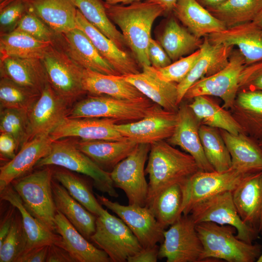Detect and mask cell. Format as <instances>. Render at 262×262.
I'll return each mask as SVG.
<instances>
[{
  "mask_svg": "<svg viewBox=\"0 0 262 262\" xmlns=\"http://www.w3.org/2000/svg\"><path fill=\"white\" fill-rule=\"evenodd\" d=\"M104 3L109 18L120 28L140 67L151 66L147 49L151 28L156 19L165 13L164 9L147 0L127 6Z\"/></svg>",
  "mask_w": 262,
  "mask_h": 262,
  "instance_id": "1",
  "label": "cell"
},
{
  "mask_svg": "<svg viewBox=\"0 0 262 262\" xmlns=\"http://www.w3.org/2000/svg\"><path fill=\"white\" fill-rule=\"evenodd\" d=\"M199 170L194 158L164 140L150 144L145 169L148 176L146 206L164 189L176 183L182 184Z\"/></svg>",
  "mask_w": 262,
  "mask_h": 262,
  "instance_id": "2",
  "label": "cell"
},
{
  "mask_svg": "<svg viewBox=\"0 0 262 262\" xmlns=\"http://www.w3.org/2000/svg\"><path fill=\"white\" fill-rule=\"evenodd\" d=\"M196 228L203 247L202 262L212 259L254 262L261 254L262 246L238 239L235 235L237 230L232 226L204 222L196 224Z\"/></svg>",
  "mask_w": 262,
  "mask_h": 262,
  "instance_id": "3",
  "label": "cell"
},
{
  "mask_svg": "<svg viewBox=\"0 0 262 262\" xmlns=\"http://www.w3.org/2000/svg\"><path fill=\"white\" fill-rule=\"evenodd\" d=\"M158 106L147 97L128 99L92 95L77 102L70 108L67 117L137 121L151 113Z\"/></svg>",
  "mask_w": 262,
  "mask_h": 262,
  "instance_id": "4",
  "label": "cell"
},
{
  "mask_svg": "<svg viewBox=\"0 0 262 262\" xmlns=\"http://www.w3.org/2000/svg\"><path fill=\"white\" fill-rule=\"evenodd\" d=\"M55 165L86 175L93 180L94 186L109 196L117 197L110 172L100 167L81 151L75 143L63 139L53 141L49 153L41 159L36 167Z\"/></svg>",
  "mask_w": 262,
  "mask_h": 262,
  "instance_id": "5",
  "label": "cell"
},
{
  "mask_svg": "<svg viewBox=\"0 0 262 262\" xmlns=\"http://www.w3.org/2000/svg\"><path fill=\"white\" fill-rule=\"evenodd\" d=\"M49 166H44L12 183L29 212L46 227L56 232L57 209L52 189L53 169Z\"/></svg>",
  "mask_w": 262,
  "mask_h": 262,
  "instance_id": "6",
  "label": "cell"
},
{
  "mask_svg": "<svg viewBox=\"0 0 262 262\" xmlns=\"http://www.w3.org/2000/svg\"><path fill=\"white\" fill-rule=\"evenodd\" d=\"M92 241L104 250L112 262H125L142 248L137 238L120 218L107 210L97 216Z\"/></svg>",
  "mask_w": 262,
  "mask_h": 262,
  "instance_id": "7",
  "label": "cell"
},
{
  "mask_svg": "<svg viewBox=\"0 0 262 262\" xmlns=\"http://www.w3.org/2000/svg\"><path fill=\"white\" fill-rule=\"evenodd\" d=\"M48 82L54 90L70 105L86 92L82 80L84 69L53 44L41 59Z\"/></svg>",
  "mask_w": 262,
  "mask_h": 262,
  "instance_id": "8",
  "label": "cell"
},
{
  "mask_svg": "<svg viewBox=\"0 0 262 262\" xmlns=\"http://www.w3.org/2000/svg\"><path fill=\"white\" fill-rule=\"evenodd\" d=\"M190 214H182L164 232L159 247V259L166 262H202L203 247Z\"/></svg>",
  "mask_w": 262,
  "mask_h": 262,
  "instance_id": "9",
  "label": "cell"
},
{
  "mask_svg": "<svg viewBox=\"0 0 262 262\" xmlns=\"http://www.w3.org/2000/svg\"><path fill=\"white\" fill-rule=\"evenodd\" d=\"M150 149V144H138L133 151L110 172L114 186L124 192L129 204L146 205L148 183L145 165Z\"/></svg>",
  "mask_w": 262,
  "mask_h": 262,
  "instance_id": "10",
  "label": "cell"
},
{
  "mask_svg": "<svg viewBox=\"0 0 262 262\" xmlns=\"http://www.w3.org/2000/svg\"><path fill=\"white\" fill-rule=\"evenodd\" d=\"M246 66L245 58L240 51L233 50L226 67L196 82L188 89L183 98L193 99L198 96L217 97L222 100L224 108L230 109L239 91L241 73Z\"/></svg>",
  "mask_w": 262,
  "mask_h": 262,
  "instance_id": "11",
  "label": "cell"
},
{
  "mask_svg": "<svg viewBox=\"0 0 262 262\" xmlns=\"http://www.w3.org/2000/svg\"><path fill=\"white\" fill-rule=\"evenodd\" d=\"M196 224L212 222L234 227L237 237L252 244L259 234L241 219L234 203L231 191L223 192L196 204L189 214Z\"/></svg>",
  "mask_w": 262,
  "mask_h": 262,
  "instance_id": "12",
  "label": "cell"
},
{
  "mask_svg": "<svg viewBox=\"0 0 262 262\" xmlns=\"http://www.w3.org/2000/svg\"><path fill=\"white\" fill-rule=\"evenodd\" d=\"M248 175L232 168L224 172L198 170L181 184L182 214H189L196 204L210 196L225 191L232 192Z\"/></svg>",
  "mask_w": 262,
  "mask_h": 262,
  "instance_id": "13",
  "label": "cell"
},
{
  "mask_svg": "<svg viewBox=\"0 0 262 262\" xmlns=\"http://www.w3.org/2000/svg\"><path fill=\"white\" fill-rule=\"evenodd\" d=\"M101 205L111 210L129 227L143 247L152 246L164 241L165 229L160 225L151 209L135 204L121 205L105 196L96 194Z\"/></svg>",
  "mask_w": 262,
  "mask_h": 262,
  "instance_id": "14",
  "label": "cell"
},
{
  "mask_svg": "<svg viewBox=\"0 0 262 262\" xmlns=\"http://www.w3.org/2000/svg\"><path fill=\"white\" fill-rule=\"evenodd\" d=\"M70 105L48 82L28 111V141L38 136L49 135L68 116Z\"/></svg>",
  "mask_w": 262,
  "mask_h": 262,
  "instance_id": "15",
  "label": "cell"
},
{
  "mask_svg": "<svg viewBox=\"0 0 262 262\" xmlns=\"http://www.w3.org/2000/svg\"><path fill=\"white\" fill-rule=\"evenodd\" d=\"M177 121V112H170L160 106L141 119L126 124H115V129L126 139L137 144H151L168 139L173 134Z\"/></svg>",
  "mask_w": 262,
  "mask_h": 262,
  "instance_id": "16",
  "label": "cell"
},
{
  "mask_svg": "<svg viewBox=\"0 0 262 262\" xmlns=\"http://www.w3.org/2000/svg\"><path fill=\"white\" fill-rule=\"evenodd\" d=\"M52 44L84 69L106 75H119L100 55L87 35L78 28L66 33H57Z\"/></svg>",
  "mask_w": 262,
  "mask_h": 262,
  "instance_id": "17",
  "label": "cell"
},
{
  "mask_svg": "<svg viewBox=\"0 0 262 262\" xmlns=\"http://www.w3.org/2000/svg\"><path fill=\"white\" fill-rule=\"evenodd\" d=\"M200 123L188 104L182 103L177 111V121L172 135L167 142L180 147L195 159L199 170L215 171L207 160L199 133Z\"/></svg>",
  "mask_w": 262,
  "mask_h": 262,
  "instance_id": "18",
  "label": "cell"
},
{
  "mask_svg": "<svg viewBox=\"0 0 262 262\" xmlns=\"http://www.w3.org/2000/svg\"><path fill=\"white\" fill-rule=\"evenodd\" d=\"M117 120L108 118H65L49 134L54 140L76 137L83 140L122 141L115 129Z\"/></svg>",
  "mask_w": 262,
  "mask_h": 262,
  "instance_id": "19",
  "label": "cell"
},
{
  "mask_svg": "<svg viewBox=\"0 0 262 262\" xmlns=\"http://www.w3.org/2000/svg\"><path fill=\"white\" fill-rule=\"evenodd\" d=\"M233 46L213 43L204 36L199 47L200 56L187 76L177 84L178 102L180 105L188 89L204 77L219 72L228 64Z\"/></svg>",
  "mask_w": 262,
  "mask_h": 262,
  "instance_id": "20",
  "label": "cell"
},
{
  "mask_svg": "<svg viewBox=\"0 0 262 262\" xmlns=\"http://www.w3.org/2000/svg\"><path fill=\"white\" fill-rule=\"evenodd\" d=\"M213 43L237 46L246 65L262 61V28L250 21L207 35Z\"/></svg>",
  "mask_w": 262,
  "mask_h": 262,
  "instance_id": "21",
  "label": "cell"
},
{
  "mask_svg": "<svg viewBox=\"0 0 262 262\" xmlns=\"http://www.w3.org/2000/svg\"><path fill=\"white\" fill-rule=\"evenodd\" d=\"M76 28L82 30L90 38L100 54L120 76L140 72L139 64L134 56L118 48L110 38L91 25L77 9Z\"/></svg>",
  "mask_w": 262,
  "mask_h": 262,
  "instance_id": "22",
  "label": "cell"
},
{
  "mask_svg": "<svg viewBox=\"0 0 262 262\" xmlns=\"http://www.w3.org/2000/svg\"><path fill=\"white\" fill-rule=\"evenodd\" d=\"M53 141L50 135H42L25 143L13 159L0 167V191L35 166L49 153Z\"/></svg>",
  "mask_w": 262,
  "mask_h": 262,
  "instance_id": "23",
  "label": "cell"
},
{
  "mask_svg": "<svg viewBox=\"0 0 262 262\" xmlns=\"http://www.w3.org/2000/svg\"><path fill=\"white\" fill-rule=\"evenodd\" d=\"M241 219L259 233L262 213V171L246 177L232 192Z\"/></svg>",
  "mask_w": 262,
  "mask_h": 262,
  "instance_id": "24",
  "label": "cell"
},
{
  "mask_svg": "<svg viewBox=\"0 0 262 262\" xmlns=\"http://www.w3.org/2000/svg\"><path fill=\"white\" fill-rule=\"evenodd\" d=\"M219 131L231 157V168L245 175L262 171V148L257 141L245 133Z\"/></svg>",
  "mask_w": 262,
  "mask_h": 262,
  "instance_id": "25",
  "label": "cell"
},
{
  "mask_svg": "<svg viewBox=\"0 0 262 262\" xmlns=\"http://www.w3.org/2000/svg\"><path fill=\"white\" fill-rule=\"evenodd\" d=\"M142 72L137 74L122 76L145 97L164 110L177 112V83L166 82L156 76L149 66L142 68Z\"/></svg>",
  "mask_w": 262,
  "mask_h": 262,
  "instance_id": "26",
  "label": "cell"
},
{
  "mask_svg": "<svg viewBox=\"0 0 262 262\" xmlns=\"http://www.w3.org/2000/svg\"><path fill=\"white\" fill-rule=\"evenodd\" d=\"M0 194L1 200L7 201L16 207L21 214L27 240L24 251L34 247L51 245H56L64 248L61 236L46 227L29 212L20 196L11 184L0 191Z\"/></svg>",
  "mask_w": 262,
  "mask_h": 262,
  "instance_id": "27",
  "label": "cell"
},
{
  "mask_svg": "<svg viewBox=\"0 0 262 262\" xmlns=\"http://www.w3.org/2000/svg\"><path fill=\"white\" fill-rule=\"evenodd\" d=\"M33 13L57 34L76 28L77 9L72 0H23Z\"/></svg>",
  "mask_w": 262,
  "mask_h": 262,
  "instance_id": "28",
  "label": "cell"
},
{
  "mask_svg": "<svg viewBox=\"0 0 262 262\" xmlns=\"http://www.w3.org/2000/svg\"><path fill=\"white\" fill-rule=\"evenodd\" d=\"M0 78L41 93L49 82L41 59L14 57L0 58Z\"/></svg>",
  "mask_w": 262,
  "mask_h": 262,
  "instance_id": "29",
  "label": "cell"
},
{
  "mask_svg": "<svg viewBox=\"0 0 262 262\" xmlns=\"http://www.w3.org/2000/svg\"><path fill=\"white\" fill-rule=\"evenodd\" d=\"M56 232L61 236L64 248L76 262H111L106 252L91 244L57 210L55 216Z\"/></svg>",
  "mask_w": 262,
  "mask_h": 262,
  "instance_id": "30",
  "label": "cell"
},
{
  "mask_svg": "<svg viewBox=\"0 0 262 262\" xmlns=\"http://www.w3.org/2000/svg\"><path fill=\"white\" fill-rule=\"evenodd\" d=\"M172 12L188 30L199 38L227 28L196 0H178Z\"/></svg>",
  "mask_w": 262,
  "mask_h": 262,
  "instance_id": "31",
  "label": "cell"
},
{
  "mask_svg": "<svg viewBox=\"0 0 262 262\" xmlns=\"http://www.w3.org/2000/svg\"><path fill=\"white\" fill-rule=\"evenodd\" d=\"M230 110L245 134L258 142L262 138V91H239Z\"/></svg>",
  "mask_w": 262,
  "mask_h": 262,
  "instance_id": "32",
  "label": "cell"
},
{
  "mask_svg": "<svg viewBox=\"0 0 262 262\" xmlns=\"http://www.w3.org/2000/svg\"><path fill=\"white\" fill-rule=\"evenodd\" d=\"M75 144L81 151L106 171L107 169L112 170L129 155L138 144L128 139L122 141L82 139Z\"/></svg>",
  "mask_w": 262,
  "mask_h": 262,
  "instance_id": "33",
  "label": "cell"
},
{
  "mask_svg": "<svg viewBox=\"0 0 262 262\" xmlns=\"http://www.w3.org/2000/svg\"><path fill=\"white\" fill-rule=\"evenodd\" d=\"M82 87L92 95H106L111 97L133 99L145 97L122 76L106 75L84 69Z\"/></svg>",
  "mask_w": 262,
  "mask_h": 262,
  "instance_id": "34",
  "label": "cell"
},
{
  "mask_svg": "<svg viewBox=\"0 0 262 262\" xmlns=\"http://www.w3.org/2000/svg\"><path fill=\"white\" fill-rule=\"evenodd\" d=\"M52 189L56 209L66 216L83 237L90 241L95 231L97 216L74 199L55 180H52Z\"/></svg>",
  "mask_w": 262,
  "mask_h": 262,
  "instance_id": "35",
  "label": "cell"
},
{
  "mask_svg": "<svg viewBox=\"0 0 262 262\" xmlns=\"http://www.w3.org/2000/svg\"><path fill=\"white\" fill-rule=\"evenodd\" d=\"M188 104L200 125L225 130L232 134L244 133L230 112L208 96H198Z\"/></svg>",
  "mask_w": 262,
  "mask_h": 262,
  "instance_id": "36",
  "label": "cell"
},
{
  "mask_svg": "<svg viewBox=\"0 0 262 262\" xmlns=\"http://www.w3.org/2000/svg\"><path fill=\"white\" fill-rule=\"evenodd\" d=\"M172 61L175 62L199 49L202 40L180 26L173 17L167 22L158 41Z\"/></svg>",
  "mask_w": 262,
  "mask_h": 262,
  "instance_id": "37",
  "label": "cell"
},
{
  "mask_svg": "<svg viewBox=\"0 0 262 262\" xmlns=\"http://www.w3.org/2000/svg\"><path fill=\"white\" fill-rule=\"evenodd\" d=\"M52 45L18 30L0 35V58L14 57L42 59Z\"/></svg>",
  "mask_w": 262,
  "mask_h": 262,
  "instance_id": "38",
  "label": "cell"
},
{
  "mask_svg": "<svg viewBox=\"0 0 262 262\" xmlns=\"http://www.w3.org/2000/svg\"><path fill=\"white\" fill-rule=\"evenodd\" d=\"M77 9L94 27L112 40L120 49L128 45L121 32L109 18L101 0H72Z\"/></svg>",
  "mask_w": 262,
  "mask_h": 262,
  "instance_id": "39",
  "label": "cell"
},
{
  "mask_svg": "<svg viewBox=\"0 0 262 262\" xmlns=\"http://www.w3.org/2000/svg\"><path fill=\"white\" fill-rule=\"evenodd\" d=\"M53 177L90 212L97 216L104 212L105 209L94 195L92 187L83 179L62 167L53 170Z\"/></svg>",
  "mask_w": 262,
  "mask_h": 262,
  "instance_id": "40",
  "label": "cell"
},
{
  "mask_svg": "<svg viewBox=\"0 0 262 262\" xmlns=\"http://www.w3.org/2000/svg\"><path fill=\"white\" fill-rule=\"evenodd\" d=\"M262 8V0H226L207 9L230 28L254 20Z\"/></svg>",
  "mask_w": 262,
  "mask_h": 262,
  "instance_id": "41",
  "label": "cell"
},
{
  "mask_svg": "<svg viewBox=\"0 0 262 262\" xmlns=\"http://www.w3.org/2000/svg\"><path fill=\"white\" fill-rule=\"evenodd\" d=\"M182 203L181 184L176 183L162 191L147 207L151 209L158 223L165 229L182 215Z\"/></svg>",
  "mask_w": 262,
  "mask_h": 262,
  "instance_id": "42",
  "label": "cell"
},
{
  "mask_svg": "<svg viewBox=\"0 0 262 262\" xmlns=\"http://www.w3.org/2000/svg\"><path fill=\"white\" fill-rule=\"evenodd\" d=\"M199 133L206 158L215 171L231 169V157L219 129L200 125Z\"/></svg>",
  "mask_w": 262,
  "mask_h": 262,
  "instance_id": "43",
  "label": "cell"
},
{
  "mask_svg": "<svg viewBox=\"0 0 262 262\" xmlns=\"http://www.w3.org/2000/svg\"><path fill=\"white\" fill-rule=\"evenodd\" d=\"M41 92L20 85L10 80L0 78V107L29 111L36 101Z\"/></svg>",
  "mask_w": 262,
  "mask_h": 262,
  "instance_id": "44",
  "label": "cell"
},
{
  "mask_svg": "<svg viewBox=\"0 0 262 262\" xmlns=\"http://www.w3.org/2000/svg\"><path fill=\"white\" fill-rule=\"evenodd\" d=\"M0 132L12 136L16 142L18 148H21L29 139L28 111L18 109H1Z\"/></svg>",
  "mask_w": 262,
  "mask_h": 262,
  "instance_id": "45",
  "label": "cell"
},
{
  "mask_svg": "<svg viewBox=\"0 0 262 262\" xmlns=\"http://www.w3.org/2000/svg\"><path fill=\"white\" fill-rule=\"evenodd\" d=\"M27 241L21 215L18 211L16 213L9 232L0 245V262H16L25 251Z\"/></svg>",
  "mask_w": 262,
  "mask_h": 262,
  "instance_id": "46",
  "label": "cell"
},
{
  "mask_svg": "<svg viewBox=\"0 0 262 262\" xmlns=\"http://www.w3.org/2000/svg\"><path fill=\"white\" fill-rule=\"evenodd\" d=\"M200 54L199 49L163 68L150 67L156 76L166 82H180L187 76Z\"/></svg>",
  "mask_w": 262,
  "mask_h": 262,
  "instance_id": "47",
  "label": "cell"
},
{
  "mask_svg": "<svg viewBox=\"0 0 262 262\" xmlns=\"http://www.w3.org/2000/svg\"><path fill=\"white\" fill-rule=\"evenodd\" d=\"M15 30L23 31L39 40L52 43L57 33L33 13L27 11Z\"/></svg>",
  "mask_w": 262,
  "mask_h": 262,
  "instance_id": "48",
  "label": "cell"
},
{
  "mask_svg": "<svg viewBox=\"0 0 262 262\" xmlns=\"http://www.w3.org/2000/svg\"><path fill=\"white\" fill-rule=\"evenodd\" d=\"M23 0H17L0 10V35L15 30L23 16L27 12Z\"/></svg>",
  "mask_w": 262,
  "mask_h": 262,
  "instance_id": "49",
  "label": "cell"
},
{
  "mask_svg": "<svg viewBox=\"0 0 262 262\" xmlns=\"http://www.w3.org/2000/svg\"><path fill=\"white\" fill-rule=\"evenodd\" d=\"M262 91V61L246 65L242 71L239 83V91Z\"/></svg>",
  "mask_w": 262,
  "mask_h": 262,
  "instance_id": "50",
  "label": "cell"
},
{
  "mask_svg": "<svg viewBox=\"0 0 262 262\" xmlns=\"http://www.w3.org/2000/svg\"><path fill=\"white\" fill-rule=\"evenodd\" d=\"M147 55L151 66L163 68L170 65L172 61L158 41L151 38L147 49Z\"/></svg>",
  "mask_w": 262,
  "mask_h": 262,
  "instance_id": "51",
  "label": "cell"
},
{
  "mask_svg": "<svg viewBox=\"0 0 262 262\" xmlns=\"http://www.w3.org/2000/svg\"><path fill=\"white\" fill-rule=\"evenodd\" d=\"M49 246L34 247L24 251L16 262H46Z\"/></svg>",
  "mask_w": 262,
  "mask_h": 262,
  "instance_id": "52",
  "label": "cell"
},
{
  "mask_svg": "<svg viewBox=\"0 0 262 262\" xmlns=\"http://www.w3.org/2000/svg\"><path fill=\"white\" fill-rule=\"evenodd\" d=\"M15 139L11 135L4 132L0 134V153L1 156L9 159H13L18 149Z\"/></svg>",
  "mask_w": 262,
  "mask_h": 262,
  "instance_id": "53",
  "label": "cell"
},
{
  "mask_svg": "<svg viewBox=\"0 0 262 262\" xmlns=\"http://www.w3.org/2000/svg\"><path fill=\"white\" fill-rule=\"evenodd\" d=\"M159 247L156 245L143 247L139 251L130 257L127 262H156L159 258Z\"/></svg>",
  "mask_w": 262,
  "mask_h": 262,
  "instance_id": "54",
  "label": "cell"
},
{
  "mask_svg": "<svg viewBox=\"0 0 262 262\" xmlns=\"http://www.w3.org/2000/svg\"><path fill=\"white\" fill-rule=\"evenodd\" d=\"M46 262H76L72 255L65 248L57 246H49Z\"/></svg>",
  "mask_w": 262,
  "mask_h": 262,
  "instance_id": "55",
  "label": "cell"
},
{
  "mask_svg": "<svg viewBox=\"0 0 262 262\" xmlns=\"http://www.w3.org/2000/svg\"><path fill=\"white\" fill-rule=\"evenodd\" d=\"M16 207L12 205V206L6 212L2 220H1L0 226V245L2 244L12 226L16 213Z\"/></svg>",
  "mask_w": 262,
  "mask_h": 262,
  "instance_id": "56",
  "label": "cell"
},
{
  "mask_svg": "<svg viewBox=\"0 0 262 262\" xmlns=\"http://www.w3.org/2000/svg\"><path fill=\"white\" fill-rule=\"evenodd\" d=\"M160 5L165 13L172 12L178 0H146Z\"/></svg>",
  "mask_w": 262,
  "mask_h": 262,
  "instance_id": "57",
  "label": "cell"
},
{
  "mask_svg": "<svg viewBox=\"0 0 262 262\" xmlns=\"http://www.w3.org/2000/svg\"><path fill=\"white\" fill-rule=\"evenodd\" d=\"M201 5L206 9L214 7L222 3L226 0H196Z\"/></svg>",
  "mask_w": 262,
  "mask_h": 262,
  "instance_id": "58",
  "label": "cell"
},
{
  "mask_svg": "<svg viewBox=\"0 0 262 262\" xmlns=\"http://www.w3.org/2000/svg\"><path fill=\"white\" fill-rule=\"evenodd\" d=\"M105 3L111 5L131 4L132 3L141 1L142 0H104Z\"/></svg>",
  "mask_w": 262,
  "mask_h": 262,
  "instance_id": "59",
  "label": "cell"
},
{
  "mask_svg": "<svg viewBox=\"0 0 262 262\" xmlns=\"http://www.w3.org/2000/svg\"><path fill=\"white\" fill-rule=\"evenodd\" d=\"M253 21L262 28V8Z\"/></svg>",
  "mask_w": 262,
  "mask_h": 262,
  "instance_id": "60",
  "label": "cell"
},
{
  "mask_svg": "<svg viewBox=\"0 0 262 262\" xmlns=\"http://www.w3.org/2000/svg\"><path fill=\"white\" fill-rule=\"evenodd\" d=\"M17 0H0V10Z\"/></svg>",
  "mask_w": 262,
  "mask_h": 262,
  "instance_id": "61",
  "label": "cell"
},
{
  "mask_svg": "<svg viewBox=\"0 0 262 262\" xmlns=\"http://www.w3.org/2000/svg\"><path fill=\"white\" fill-rule=\"evenodd\" d=\"M259 233H261L262 234V216L261 218V222H260V226L259 228Z\"/></svg>",
  "mask_w": 262,
  "mask_h": 262,
  "instance_id": "62",
  "label": "cell"
},
{
  "mask_svg": "<svg viewBox=\"0 0 262 262\" xmlns=\"http://www.w3.org/2000/svg\"><path fill=\"white\" fill-rule=\"evenodd\" d=\"M257 262H262V252L261 254L256 261Z\"/></svg>",
  "mask_w": 262,
  "mask_h": 262,
  "instance_id": "63",
  "label": "cell"
},
{
  "mask_svg": "<svg viewBox=\"0 0 262 262\" xmlns=\"http://www.w3.org/2000/svg\"><path fill=\"white\" fill-rule=\"evenodd\" d=\"M258 143L260 147L262 148V138L258 141Z\"/></svg>",
  "mask_w": 262,
  "mask_h": 262,
  "instance_id": "64",
  "label": "cell"
}]
</instances>
